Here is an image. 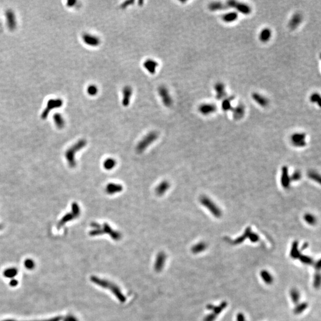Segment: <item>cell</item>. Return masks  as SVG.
Returning a JSON list of instances; mask_svg holds the SVG:
<instances>
[{"instance_id": "cell-1", "label": "cell", "mask_w": 321, "mask_h": 321, "mask_svg": "<svg viewBox=\"0 0 321 321\" xmlns=\"http://www.w3.org/2000/svg\"><path fill=\"white\" fill-rule=\"evenodd\" d=\"M91 280L93 283L98 285L100 287L104 289H109L114 294V295H115V296L117 297L120 302L124 303L126 301V297L121 291V290L114 283H111L105 280L101 279L100 278H98L95 276H92L91 278Z\"/></svg>"}, {"instance_id": "cell-2", "label": "cell", "mask_w": 321, "mask_h": 321, "mask_svg": "<svg viewBox=\"0 0 321 321\" xmlns=\"http://www.w3.org/2000/svg\"><path fill=\"white\" fill-rule=\"evenodd\" d=\"M158 138V133L152 131L148 133L136 146V151L138 153H142L146 149L155 141Z\"/></svg>"}, {"instance_id": "cell-3", "label": "cell", "mask_w": 321, "mask_h": 321, "mask_svg": "<svg viewBox=\"0 0 321 321\" xmlns=\"http://www.w3.org/2000/svg\"><path fill=\"white\" fill-rule=\"evenodd\" d=\"M226 2L229 7L235 8L237 11L244 15H249L252 12L251 7L247 4L233 0L228 1Z\"/></svg>"}, {"instance_id": "cell-4", "label": "cell", "mask_w": 321, "mask_h": 321, "mask_svg": "<svg viewBox=\"0 0 321 321\" xmlns=\"http://www.w3.org/2000/svg\"><path fill=\"white\" fill-rule=\"evenodd\" d=\"M158 93L165 107L169 108L172 106L173 102V99L170 95L168 89L165 86H160L158 88Z\"/></svg>"}, {"instance_id": "cell-5", "label": "cell", "mask_w": 321, "mask_h": 321, "mask_svg": "<svg viewBox=\"0 0 321 321\" xmlns=\"http://www.w3.org/2000/svg\"><path fill=\"white\" fill-rule=\"evenodd\" d=\"M200 201L201 203L208 209V210L212 213L216 217H220L221 215V212L220 209L218 208V207L215 205L212 201L211 200V199H209L206 196L202 197Z\"/></svg>"}, {"instance_id": "cell-6", "label": "cell", "mask_w": 321, "mask_h": 321, "mask_svg": "<svg viewBox=\"0 0 321 321\" xmlns=\"http://www.w3.org/2000/svg\"><path fill=\"white\" fill-rule=\"evenodd\" d=\"M101 235L107 234L114 240H119L122 237V235L120 233L114 230L107 223H104L102 225H101Z\"/></svg>"}, {"instance_id": "cell-7", "label": "cell", "mask_w": 321, "mask_h": 321, "mask_svg": "<svg viewBox=\"0 0 321 321\" xmlns=\"http://www.w3.org/2000/svg\"><path fill=\"white\" fill-rule=\"evenodd\" d=\"M82 39L85 44L92 47L98 46L101 43V39L98 36L88 33L83 35Z\"/></svg>"}, {"instance_id": "cell-8", "label": "cell", "mask_w": 321, "mask_h": 321, "mask_svg": "<svg viewBox=\"0 0 321 321\" xmlns=\"http://www.w3.org/2000/svg\"><path fill=\"white\" fill-rule=\"evenodd\" d=\"M214 91L215 92L216 99L220 101L227 97V92L225 85L222 82H218L214 85Z\"/></svg>"}, {"instance_id": "cell-9", "label": "cell", "mask_w": 321, "mask_h": 321, "mask_svg": "<svg viewBox=\"0 0 321 321\" xmlns=\"http://www.w3.org/2000/svg\"><path fill=\"white\" fill-rule=\"evenodd\" d=\"M303 20V15L300 13L297 12L294 13L291 16V17L289 22V27L291 30L296 29L298 26L302 24Z\"/></svg>"}, {"instance_id": "cell-10", "label": "cell", "mask_w": 321, "mask_h": 321, "mask_svg": "<svg viewBox=\"0 0 321 321\" xmlns=\"http://www.w3.org/2000/svg\"><path fill=\"white\" fill-rule=\"evenodd\" d=\"M217 110V107L214 104L205 103L201 104L199 108V113L203 115H209L214 113Z\"/></svg>"}, {"instance_id": "cell-11", "label": "cell", "mask_w": 321, "mask_h": 321, "mask_svg": "<svg viewBox=\"0 0 321 321\" xmlns=\"http://www.w3.org/2000/svg\"><path fill=\"white\" fill-rule=\"evenodd\" d=\"M122 105L123 107H127L130 103L131 98L133 95L132 88L127 85L123 88L122 91Z\"/></svg>"}, {"instance_id": "cell-12", "label": "cell", "mask_w": 321, "mask_h": 321, "mask_svg": "<svg viewBox=\"0 0 321 321\" xmlns=\"http://www.w3.org/2000/svg\"><path fill=\"white\" fill-rule=\"evenodd\" d=\"M305 139L306 135L303 133H296L291 137V140L293 145L298 147H303L306 145Z\"/></svg>"}, {"instance_id": "cell-13", "label": "cell", "mask_w": 321, "mask_h": 321, "mask_svg": "<svg viewBox=\"0 0 321 321\" xmlns=\"http://www.w3.org/2000/svg\"><path fill=\"white\" fill-rule=\"evenodd\" d=\"M159 63L153 59L149 58L146 60L143 63V66L146 70L151 75H155Z\"/></svg>"}, {"instance_id": "cell-14", "label": "cell", "mask_w": 321, "mask_h": 321, "mask_svg": "<svg viewBox=\"0 0 321 321\" xmlns=\"http://www.w3.org/2000/svg\"><path fill=\"white\" fill-rule=\"evenodd\" d=\"M233 113V117L234 120H241L246 113V107L243 104H238L237 106L233 107L231 110Z\"/></svg>"}, {"instance_id": "cell-15", "label": "cell", "mask_w": 321, "mask_h": 321, "mask_svg": "<svg viewBox=\"0 0 321 321\" xmlns=\"http://www.w3.org/2000/svg\"><path fill=\"white\" fill-rule=\"evenodd\" d=\"M252 98L253 100L261 107L265 108L269 105V100L267 97L262 95L259 93L253 92L252 94Z\"/></svg>"}, {"instance_id": "cell-16", "label": "cell", "mask_w": 321, "mask_h": 321, "mask_svg": "<svg viewBox=\"0 0 321 321\" xmlns=\"http://www.w3.org/2000/svg\"><path fill=\"white\" fill-rule=\"evenodd\" d=\"M166 260V255L164 252H160L157 255L155 263L154 265L155 269L156 272H160L165 265Z\"/></svg>"}, {"instance_id": "cell-17", "label": "cell", "mask_w": 321, "mask_h": 321, "mask_svg": "<svg viewBox=\"0 0 321 321\" xmlns=\"http://www.w3.org/2000/svg\"><path fill=\"white\" fill-rule=\"evenodd\" d=\"M209 9L211 11H218L222 10H225L229 8L227 2H223L220 1H215L211 2L208 6Z\"/></svg>"}, {"instance_id": "cell-18", "label": "cell", "mask_w": 321, "mask_h": 321, "mask_svg": "<svg viewBox=\"0 0 321 321\" xmlns=\"http://www.w3.org/2000/svg\"><path fill=\"white\" fill-rule=\"evenodd\" d=\"M123 189L122 185L119 184L111 183L107 184L105 187V191L108 195H114L115 193L122 191Z\"/></svg>"}, {"instance_id": "cell-19", "label": "cell", "mask_w": 321, "mask_h": 321, "mask_svg": "<svg viewBox=\"0 0 321 321\" xmlns=\"http://www.w3.org/2000/svg\"><path fill=\"white\" fill-rule=\"evenodd\" d=\"M170 187V184L168 181L165 180L162 182L155 189V193L158 196H162L165 194Z\"/></svg>"}, {"instance_id": "cell-20", "label": "cell", "mask_w": 321, "mask_h": 321, "mask_svg": "<svg viewBox=\"0 0 321 321\" xmlns=\"http://www.w3.org/2000/svg\"><path fill=\"white\" fill-rule=\"evenodd\" d=\"M271 36L272 31L269 28H266L260 31L259 35V39L260 40V42L263 43H266L271 39Z\"/></svg>"}, {"instance_id": "cell-21", "label": "cell", "mask_w": 321, "mask_h": 321, "mask_svg": "<svg viewBox=\"0 0 321 321\" xmlns=\"http://www.w3.org/2000/svg\"><path fill=\"white\" fill-rule=\"evenodd\" d=\"M238 17V13L236 11H229L222 15V20L225 23H232L237 20Z\"/></svg>"}, {"instance_id": "cell-22", "label": "cell", "mask_w": 321, "mask_h": 321, "mask_svg": "<svg viewBox=\"0 0 321 321\" xmlns=\"http://www.w3.org/2000/svg\"><path fill=\"white\" fill-rule=\"evenodd\" d=\"M234 99V97L233 96H231L229 97H226L225 98H224V100H222L221 108L224 111L227 112L232 109L233 107L231 105V102Z\"/></svg>"}, {"instance_id": "cell-23", "label": "cell", "mask_w": 321, "mask_h": 321, "mask_svg": "<svg viewBox=\"0 0 321 321\" xmlns=\"http://www.w3.org/2000/svg\"><path fill=\"white\" fill-rule=\"evenodd\" d=\"M291 178L289 176L288 173V169L287 167L283 168V173H282V177H281V183L285 188L289 187L290 183Z\"/></svg>"}, {"instance_id": "cell-24", "label": "cell", "mask_w": 321, "mask_h": 321, "mask_svg": "<svg viewBox=\"0 0 321 321\" xmlns=\"http://www.w3.org/2000/svg\"><path fill=\"white\" fill-rule=\"evenodd\" d=\"M117 164V162L114 159L109 158H108L104 162V167L107 170H110L114 168Z\"/></svg>"}, {"instance_id": "cell-25", "label": "cell", "mask_w": 321, "mask_h": 321, "mask_svg": "<svg viewBox=\"0 0 321 321\" xmlns=\"http://www.w3.org/2000/svg\"><path fill=\"white\" fill-rule=\"evenodd\" d=\"M86 91H87V93L90 96H95V95H96L98 94V91H99V89H98V88L96 86V85H95V84H90L89 86H88Z\"/></svg>"}, {"instance_id": "cell-26", "label": "cell", "mask_w": 321, "mask_h": 321, "mask_svg": "<svg viewBox=\"0 0 321 321\" xmlns=\"http://www.w3.org/2000/svg\"><path fill=\"white\" fill-rule=\"evenodd\" d=\"M206 248V245L204 243H200L197 245L194 246L192 249L191 251L194 253H200L203 250H204Z\"/></svg>"}, {"instance_id": "cell-27", "label": "cell", "mask_w": 321, "mask_h": 321, "mask_svg": "<svg viewBox=\"0 0 321 321\" xmlns=\"http://www.w3.org/2000/svg\"><path fill=\"white\" fill-rule=\"evenodd\" d=\"M309 100L311 102L314 103V104H318V105H320L321 96L319 93H314L313 94H312L309 98Z\"/></svg>"}, {"instance_id": "cell-28", "label": "cell", "mask_w": 321, "mask_h": 321, "mask_svg": "<svg viewBox=\"0 0 321 321\" xmlns=\"http://www.w3.org/2000/svg\"><path fill=\"white\" fill-rule=\"evenodd\" d=\"M17 274V271L15 268L8 269H6L4 272V276L8 278H12V277L15 276Z\"/></svg>"}, {"instance_id": "cell-29", "label": "cell", "mask_w": 321, "mask_h": 321, "mask_svg": "<svg viewBox=\"0 0 321 321\" xmlns=\"http://www.w3.org/2000/svg\"><path fill=\"white\" fill-rule=\"evenodd\" d=\"M261 275L262 278L264 280V281L267 283L270 284L272 281V278L271 275L266 271H263L261 272Z\"/></svg>"}, {"instance_id": "cell-30", "label": "cell", "mask_w": 321, "mask_h": 321, "mask_svg": "<svg viewBox=\"0 0 321 321\" xmlns=\"http://www.w3.org/2000/svg\"><path fill=\"white\" fill-rule=\"evenodd\" d=\"M305 220L306 222H307L309 224L314 225L316 222V218L313 215L310 214H306L304 216Z\"/></svg>"}, {"instance_id": "cell-31", "label": "cell", "mask_w": 321, "mask_h": 321, "mask_svg": "<svg viewBox=\"0 0 321 321\" xmlns=\"http://www.w3.org/2000/svg\"><path fill=\"white\" fill-rule=\"evenodd\" d=\"M291 296L294 303H297L299 298V294L296 290H293L291 292Z\"/></svg>"}, {"instance_id": "cell-32", "label": "cell", "mask_w": 321, "mask_h": 321, "mask_svg": "<svg viewBox=\"0 0 321 321\" xmlns=\"http://www.w3.org/2000/svg\"><path fill=\"white\" fill-rule=\"evenodd\" d=\"M297 243H294V245L293 246V248H292V250H291V255L293 256V258H296V256H298L299 253H298V250H297Z\"/></svg>"}, {"instance_id": "cell-33", "label": "cell", "mask_w": 321, "mask_h": 321, "mask_svg": "<svg viewBox=\"0 0 321 321\" xmlns=\"http://www.w3.org/2000/svg\"><path fill=\"white\" fill-rule=\"evenodd\" d=\"M134 3H135V1H126L123 2L121 4L120 7L122 9H125L130 6H132Z\"/></svg>"}, {"instance_id": "cell-34", "label": "cell", "mask_w": 321, "mask_h": 321, "mask_svg": "<svg viewBox=\"0 0 321 321\" xmlns=\"http://www.w3.org/2000/svg\"><path fill=\"white\" fill-rule=\"evenodd\" d=\"M24 265L28 269H32L34 267V262L32 260H27L24 262Z\"/></svg>"}, {"instance_id": "cell-35", "label": "cell", "mask_w": 321, "mask_h": 321, "mask_svg": "<svg viewBox=\"0 0 321 321\" xmlns=\"http://www.w3.org/2000/svg\"><path fill=\"white\" fill-rule=\"evenodd\" d=\"M62 319V318L61 316H57V317H55L53 318H51V319H46V320H42V321H60ZM16 321L15 320H6V321Z\"/></svg>"}, {"instance_id": "cell-36", "label": "cell", "mask_w": 321, "mask_h": 321, "mask_svg": "<svg viewBox=\"0 0 321 321\" xmlns=\"http://www.w3.org/2000/svg\"><path fill=\"white\" fill-rule=\"evenodd\" d=\"M300 177H301V174H300V173L298 172V171H296V172H295V173L293 174V175L292 176L291 179H292L293 180H294V181H297V180H299V179L300 178Z\"/></svg>"}, {"instance_id": "cell-37", "label": "cell", "mask_w": 321, "mask_h": 321, "mask_svg": "<svg viewBox=\"0 0 321 321\" xmlns=\"http://www.w3.org/2000/svg\"><path fill=\"white\" fill-rule=\"evenodd\" d=\"M309 177L310 178H312V179H314L315 180H316L318 182H319V180H320V177H319V175H318L317 174H316V173H310L309 174Z\"/></svg>"}, {"instance_id": "cell-38", "label": "cell", "mask_w": 321, "mask_h": 321, "mask_svg": "<svg viewBox=\"0 0 321 321\" xmlns=\"http://www.w3.org/2000/svg\"><path fill=\"white\" fill-rule=\"evenodd\" d=\"M307 307L306 304H302L300 306H299V307H297L296 309V313H300L302 312L303 310H305V309Z\"/></svg>"}, {"instance_id": "cell-39", "label": "cell", "mask_w": 321, "mask_h": 321, "mask_svg": "<svg viewBox=\"0 0 321 321\" xmlns=\"http://www.w3.org/2000/svg\"><path fill=\"white\" fill-rule=\"evenodd\" d=\"M250 238L252 242H257L258 240V236L255 234H250Z\"/></svg>"}, {"instance_id": "cell-40", "label": "cell", "mask_w": 321, "mask_h": 321, "mask_svg": "<svg viewBox=\"0 0 321 321\" xmlns=\"http://www.w3.org/2000/svg\"><path fill=\"white\" fill-rule=\"evenodd\" d=\"M301 260L303 262H305L306 263H311V259L309 258H307L306 256H303V258H301Z\"/></svg>"}, {"instance_id": "cell-41", "label": "cell", "mask_w": 321, "mask_h": 321, "mask_svg": "<svg viewBox=\"0 0 321 321\" xmlns=\"http://www.w3.org/2000/svg\"><path fill=\"white\" fill-rule=\"evenodd\" d=\"M64 321H77V320L76 318L72 316H69L68 317L64 319Z\"/></svg>"}, {"instance_id": "cell-42", "label": "cell", "mask_w": 321, "mask_h": 321, "mask_svg": "<svg viewBox=\"0 0 321 321\" xmlns=\"http://www.w3.org/2000/svg\"><path fill=\"white\" fill-rule=\"evenodd\" d=\"M238 321H245L244 316L242 314H240L238 316Z\"/></svg>"}, {"instance_id": "cell-43", "label": "cell", "mask_w": 321, "mask_h": 321, "mask_svg": "<svg viewBox=\"0 0 321 321\" xmlns=\"http://www.w3.org/2000/svg\"><path fill=\"white\" fill-rule=\"evenodd\" d=\"M17 283H18L17 281H16L15 280H12V281L10 282V285H11V286H13V287H15V285L17 284Z\"/></svg>"}, {"instance_id": "cell-44", "label": "cell", "mask_w": 321, "mask_h": 321, "mask_svg": "<svg viewBox=\"0 0 321 321\" xmlns=\"http://www.w3.org/2000/svg\"><path fill=\"white\" fill-rule=\"evenodd\" d=\"M138 3H139V6H142L143 5V4L144 3V1H139L138 2Z\"/></svg>"}]
</instances>
